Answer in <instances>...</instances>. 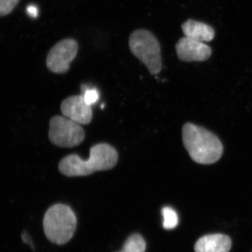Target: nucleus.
<instances>
[{
    "label": "nucleus",
    "mask_w": 252,
    "mask_h": 252,
    "mask_svg": "<svg viewBox=\"0 0 252 252\" xmlns=\"http://www.w3.org/2000/svg\"><path fill=\"white\" fill-rule=\"evenodd\" d=\"M117 150L108 144L100 143L93 146L90 157L87 160L77 154H71L63 158L59 168L63 175L67 177H83L97 171H105L117 165Z\"/></svg>",
    "instance_id": "1"
},
{
    "label": "nucleus",
    "mask_w": 252,
    "mask_h": 252,
    "mask_svg": "<svg viewBox=\"0 0 252 252\" xmlns=\"http://www.w3.org/2000/svg\"><path fill=\"white\" fill-rule=\"evenodd\" d=\"M182 139L190 158L197 163L211 165L222 157L223 144L216 135L205 127L187 123L182 128Z\"/></svg>",
    "instance_id": "2"
},
{
    "label": "nucleus",
    "mask_w": 252,
    "mask_h": 252,
    "mask_svg": "<svg viewBox=\"0 0 252 252\" xmlns=\"http://www.w3.org/2000/svg\"><path fill=\"white\" fill-rule=\"evenodd\" d=\"M43 225L49 241L59 245H64L74 234L77 228V217L67 205L56 204L46 211Z\"/></svg>",
    "instance_id": "3"
},
{
    "label": "nucleus",
    "mask_w": 252,
    "mask_h": 252,
    "mask_svg": "<svg viewBox=\"0 0 252 252\" xmlns=\"http://www.w3.org/2000/svg\"><path fill=\"white\" fill-rule=\"evenodd\" d=\"M129 47L132 54L149 69L152 74H157L162 69L161 53L158 41L151 32L137 30L130 34Z\"/></svg>",
    "instance_id": "4"
},
{
    "label": "nucleus",
    "mask_w": 252,
    "mask_h": 252,
    "mask_svg": "<svg viewBox=\"0 0 252 252\" xmlns=\"http://www.w3.org/2000/svg\"><path fill=\"white\" fill-rule=\"evenodd\" d=\"M49 126V140L58 147H76L85 138V133L80 124L67 117L56 116L50 121Z\"/></svg>",
    "instance_id": "5"
},
{
    "label": "nucleus",
    "mask_w": 252,
    "mask_h": 252,
    "mask_svg": "<svg viewBox=\"0 0 252 252\" xmlns=\"http://www.w3.org/2000/svg\"><path fill=\"white\" fill-rule=\"evenodd\" d=\"M78 44L72 39L59 41L50 50L46 59V66L51 72L63 74L69 69V64L77 56Z\"/></svg>",
    "instance_id": "6"
},
{
    "label": "nucleus",
    "mask_w": 252,
    "mask_h": 252,
    "mask_svg": "<svg viewBox=\"0 0 252 252\" xmlns=\"http://www.w3.org/2000/svg\"><path fill=\"white\" fill-rule=\"evenodd\" d=\"M61 111L64 117L79 124L87 125L92 120L91 106L86 103L82 94L64 99L61 104Z\"/></svg>",
    "instance_id": "7"
},
{
    "label": "nucleus",
    "mask_w": 252,
    "mask_h": 252,
    "mask_svg": "<svg viewBox=\"0 0 252 252\" xmlns=\"http://www.w3.org/2000/svg\"><path fill=\"white\" fill-rule=\"evenodd\" d=\"M176 51L179 59L185 62L207 61L212 55V49L206 44L186 36L176 44Z\"/></svg>",
    "instance_id": "8"
},
{
    "label": "nucleus",
    "mask_w": 252,
    "mask_h": 252,
    "mask_svg": "<svg viewBox=\"0 0 252 252\" xmlns=\"http://www.w3.org/2000/svg\"><path fill=\"white\" fill-rule=\"evenodd\" d=\"M232 242L223 234L207 235L199 239L195 245V252H229Z\"/></svg>",
    "instance_id": "9"
},
{
    "label": "nucleus",
    "mask_w": 252,
    "mask_h": 252,
    "mask_svg": "<svg viewBox=\"0 0 252 252\" xmlns=\"http://www.w3.org/2000/svg\"><path fill=\"white\" fill-rule=\"evenodd\" d=\"M186 37L200 42H208L215 37L213 28L205 23L189 19L182 26Z\"/></svg>",
    "instance_id": "10"
},
{
    "label": "nucleus",
    "mask_w": 252,
    "mask_h": 252,
    "mask_svg": "<svg viewBox=\"0 0 252 252\" xmlns=\"http://www.w3.org/2000/svg\"><path fill=\"white\" fill-rule=\"evenodd\" d=\"M146 243L140 234L130 235L124 243L121 252H145Z\"/></svg>",
    "instance_id": "11"
},
{
    "label": "nucleus",
    "mask_w": 252,
    "mask_h": 252,
    "mask_svg": "<svg viewBox=\"0 0 252 252\" xmlns=\"http://www.w3.org/2000/svg\"><path fill=\"white\" fill-rule=\"evenodd\" d=\"M162 215L163 217V228L167 230L175 228L179 223L178 215L174 209L170 207L162 208Z\"/></svg>",
    "instance_id": "12"
},
{
    "label": "nucleus",
    "mask_w": 252,
    "mask_h": 252,
    "mask_svg": "<svg viewBox=\"0 0 252 252\" xmlns=\"http://www.w3.org/2000/svg\"><path fill=\"white\" fill-rule=\"evenodd\" d=\"M20 0H0V16H4L12 12Z\"/></svg>",
    "instance_id": "13"
},
{
    "label": "nucleus",
    "mask_w": 252,
    "mask_h": 252,
    "mask_svg": "<svg viewBox=\"0 0 252 252\" xmlns=\"http://www.w3.org/2000/svg\"><path fill=\"white\" fill-rule=\"evenodd\" d=\"M82 95L86 103L90 106L97 102L99 97L98 91L95 89H86L85 86H84V94Z\"/></svg>",
    "instance_id": "14"
},
{
    "label": "nucleus",
    "mask_w": 252,
    "mask_h": 252,
    "mask_svg": "<svg viewBox=\"0 0 252 252\" xmlns=\"http://www.w3.org/2000/svg\"><path fill=\"white\" fill-rule=\"evenodd\" d=\"M27 12L32 18H36L39 14V11L35 5H29L27 8Z\"/></svg>",
    "instance_id": "15"
}]
</instances>
